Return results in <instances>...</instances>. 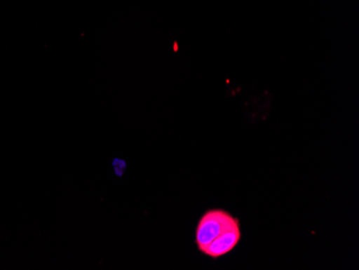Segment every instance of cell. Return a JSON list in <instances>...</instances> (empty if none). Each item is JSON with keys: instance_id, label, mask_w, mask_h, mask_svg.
<instances>
[{"instance_id": "7a4b0ae2", "label": "cell", "mask_w": 359, "mask_h": 270, "mask_svg": "<svg viewBox=\"0 0 359 270\" xmlns=\"http://www.w3.org/2000/svg\"><path fill=\"white\" fill-rule=\"evenodd\" d=\"M240 239H241V229H240V223H238V224L225 229L221 235L217 236L215 241L201 252L211 259H219L233 251L240 243Z\"/></svg>"}, {"instance_id": "6da1fadb", "label": "cell", "mask_w": 359, "mask_h": 270, "mask_svg": "<svg viewBox=\"0 0 359 270\" xmlns=\"http://www.w3.org/2000/svg\"><path fill=\"white\" fill-rule=\"evenodd\" d=\"M239 220L223 209L208 210L196 227L195 243L199 251L205 249L225 229L238 224Z\"/></svg>"}]
</instances>
